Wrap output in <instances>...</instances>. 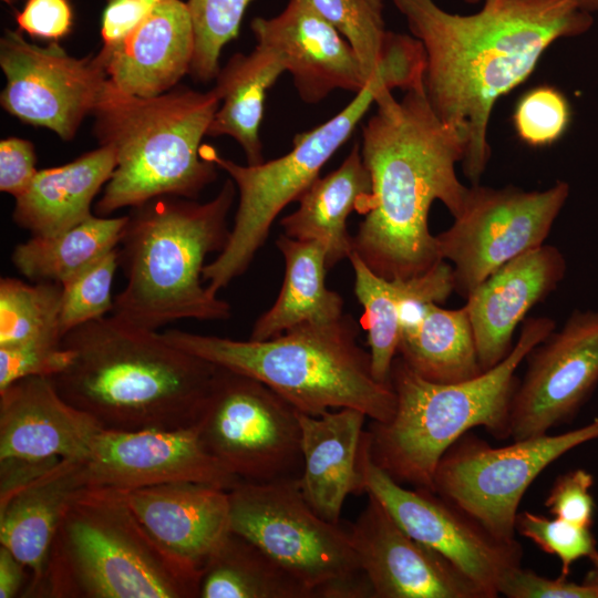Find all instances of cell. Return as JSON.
<instances>
[{
  "label": "cell",
  "instance_id": "f6af8a7d",
  "mask_svg": "<svg viewBox=\"0 0 598 598\" xmlns=\"http://www.w3.org/2000/svg\"><path fill=\"white\" fill-rule=\"evenodd\" d=\"M153 6L145 0H109L101 25L103 47L111 48L126 38Z\"/></svg>",
  "mask_w": 598,
  "mask_h": 598
},
{
  "label": "cell",
  "instance_id": "d4e9b609",
  "mask_svg": "<svg viewBox=\"0 0 598 598\" xmlns=\"http://www.w3.org/2000/svg\"><path fill=\"white\" fill-rule=\"evenodd\" d=\"M82 488L85 486L80 461L60 460L25 484L0 496V545L30 570L28 596H34L60 520Z\"/></svg>",
  "mask_w": 598,
  "mask_h": 598
},
{
  "label": "cell",
  "instance_id": "4dcf8cb0",
  "mask_svg": "<svg viewBox=\"0 0 598 598\" xmlns=\"http://www.w3.org/2000/svg\"><path fill=\"white\" fill-rule=\"evenodd\" d=\"M286 72L280 56L257 43L248 53H237L219 70L214 89L220 105L208 127L207 136H229L246 155L248 165L265 162L259 136L267 91Z\"/></svg>",
  "mask_w": 598,
  "mask_h": 598
},
{
  "label": "cell",
  "instance_id": "ffe728a7",
  "mask_svg": "<svg viewBox=\"0 0 598 598\" xmlns=\"http://www.w3.org/2000/svg\"><path fill=\"white\" fill-rule=\"evenodd\" d=\"M114 491L167 555L200 576L230 532L229 493L218 486L171 482Z\"/></svg>",
  "mask_w": 598,
  "mask_h": 598
},
{
  "label": "cell",
  "instance_id": "5bb4252c",
  "mask_svg": "<svg viewBox=\"0 0 598 598\" xmlns=\"http://www.w3.org/2000/svg\"><path fill=\"white\" fill-rule=\"evenodd\" d=\"M359 470L363 491L372 494L413 538L440 553L481 590L499 595L504 577L522 566L523 548L504 540L435 492L405 488L371 458L369 432L362 434Z\"/></svg>",
  "mask_w": 598,
  "mask_h": 598
},
{
  "label": "cell",
  "instance_id": "836d02e7",
  "mask_svg": "<svg viewBox=\"0 0 598 598\" xmlns=\"http://www.w3.org/2000/svg\"><path fill=\"white\" fill-rule=\"evenodd\" d=\"M62 286L55 282L0 280V348L24 344L61 346Z\"/></svg>",
  "mask_w": 598,
  "mask_h": 598
},
{
  "label": "cell",
  "instance_id": "9a60e30c",
  "mask_svg": "<svg viewBox=\"0 0 598 598\" xmlns=\"http://www.w3.org/2000/svg\"><path fill=\"white\" fill-rule=\"evenodd\" d=\"M0 66L6 86L1 106L20 121L72 140L92 115L107 74L101 55L75 58L56 41L47 47L7 30L0 40Z\"/></svg>",
  "mask_w": 598,
  "mask_h": 598
},
{
  "label": "cell",
  "instance_id": "bcb514c9",
  "mask_svg": "<svg viewBox=\"0 0 598 598\" xmlns=\"http://www.w3.org/2000/svg\"><path fill=\"white\" fill-rule=\"evenodd\" d=\"M25 566L0 545V598L18 596L24 579Z\"/></svg>",
  "mask_w": 598,
  "mask_h": 598
},
{
  "label": "cell",
  "instance_id": "ba28073f",
  "mask_svg": "<svg viewBox=\"0 0 598 598\" xmlns=\"http://www.w3.org/2000/svg\"><path fill=\"white\" fill-rule=\"evenodd\" d=\"M200 574L167 555L116 491L82 488L53 537L35 597L199 598Z\"/></svg>",
  "mask_w": 598,
  "mask_h": 598
},
{
  "label": "cell",
  "instance_id": "ac0fdd59",
  "mask_svg": "<svg viewBox=\"0 0 598 598\" xmlns=\"http://www.w3.org/2000/svg\"><path fill=\"white\" fill-rule=\"evenodd\" d=\"M349 534L373 598H484L451 561L408 534L372 494Z\"/></svg>",
  "mask_w": 598,
  "mask_h": 598
},
{
  "label": "cell",
  "instance_id": "484cf974",
  "mask_svg": "<svg viewBox=\"0 0 598 598\" xmlns=\"http://www.w3.org/2000/svg\"><path fill=\"white\" fill-rule=\"evenodd\" d=\"M116 166L113 147L100 145L61 166L38 171L29 188L14 198L12 220L31 236H50L92 215V204Z\"/></svg>",
  "mask_w": 598,
  "mask_h": 598
},
{
  "label": "cell",
  "instance_id": "44dd1931",
  "mask_svg": "<svg viewBox=\"0 0 598 598\" xmlns=\"http://www.w3.org/2000/svg\"><path fill=\"white\" fill-rule=\"evenodd\" d=\"M566 268L560 250L543 244L503 265L467 296L465 307L483 371L509 354L516 328L557 288Z\"/></svg>",
  "mask_w": 598,
  "mask_h": 598
},
{
  "label": "cell",
  "instance_id": "30bf717a",
  "mask_svg": "<svg viewBox=\"0 0 598 598\" xmlns=\"http://www.w3.org/2000/svg\"><path fill=\"white\" fill-rule=\"evenodd\" d=\"M228 493L230 530L265 551L313 598H373L349 529L319 516L298 480L240 481Z\"/></svg>",
  "mask_w": 598,
  "mask_h": 598
},
{
  "label": "cell",
  "instance_id": "e575fe53",
  "mask_svg": "<svg viewBox=\"0 0 598 598\" xmlns=\"http://www.w3.org/2000/svg\"><path fill=\"white\" fill-rule=\"evenodd\" d=\"M348 41L368 80L380 69L389 30L383 0H309Z\"/></svg>",
  "mask_w": 598,
  "mask_h": 598
},
{
  "label": "cell",
  "instance_id": "5b68a950",
  "mask_svg": "<svg viewBox=\"0 0 598 598\" xmlns=\"http://www.w3.org/2000/svg\"><path fill=\"white\" fill-rule=\"evenodd\" d=\"M555 328L549 317L526 318L503 361L456 383L427 381L396 355L390 373L395 411L386 422L373 421L368 431L372 461L400 484L433 491L441 457L471 429L482 426L497 439L509 437L516 370Z\"/></svg>",
  "mask_w": 598,
  "mask_h": 598
},
{
  "label": "cell",
  "instance_id": "4316f807",
  "mask_svg": "<svg viewBox=\"0 0 598 598\" xmlns=\"http://www.w3.org/2000/svg\"><path fill=\"white\" fill-rule=\"evenodd\" d=\"M351 262L354 292L363 307V326L368 332L371 368L380 383H390V373L398 355L404 303L410 300L442 303L455 291L452 266L442 260L423 275L409 279H386L353 251Z\"/></svg>",
  "mask_w": 598,
  "mask_h": 598
},
{
  "label": "cell",
  "instance_id": "8d00e7d4",
  "mask_svg": "<svg viewBox=\"0 0 598 598\" xmlns=\"http://www.w3.org/2000/svg\"><path fill=\"white\" fill-rule=\"evenodd\" d=\"M118 261V247L68 279L62 286L60 329H72L112 312V286Z\"/></svg>",
  "mask_w": 598,
  "mask_h": 598
},
{
  "label": "cell",
  "instance_id": "d590c367",
  "mask_svg": "<svg viewBox=\"0 0 598 598\" xmlns=\"http://www.w3.org/2000/svg\"><path fill=\"white\" fill-rule=\"evenodd\" d=\"M252 0H188L195 49L189 74L197 81L216 79L223 48L236 39Z\"/></svg>",
  "mask_w": 598,
  "mask_h": 598
},
{
  "label": "cell",
  "instance_id": "7bdbcfd3",
  "mask_svg": "<svg viewBox=\"0 0 598 598\" xmlns=\"http://www.w3.org/2000/svg\"><path fill=\"white\" fill-rule=\"evenodd\" d=\"M73 14L68 0H27L17 14L19 30L33 38L56 41L72 27Z\"/></svg>",
  "mask_w": 598,
  "mask_h": 598
},
{
  "label": "cell",
  "instance_id": "1f68e13d",
  "mask_svg": "<svg viewBox=\"0 0 598 598\" xmlns=\"http://www.w3.org/2000/svg\"><path fill=\"white\" fill-rule=\"evenodd\" d=\"M128 215L90 218L50 236H31L11 252L14 268L31 282L62 285L118 247Z\"/></svg>",
  "mask_w": 598,
  "mask_h": 598
},
{
  "label": "cell",
  "instance_id": "d6986e66",
  "mask_svg": "<svg viewBox=\"0 0 598 598\" xmlns=\"http://www.w3.org/2000/svg\"><path fill=\"white\" fill-rule=\"evenodd\" d=\"M250 29L257 43L280 56L305 103L336 90L357 93L370 81L348 41L309 0H288L279 14L252 19Z\"/></svg>",
  "mask_w": 598,
  "mask_h": 598
},
{
  "label": "cell",
  "instance_id": "3957f363",
  "mask_svg": "<svg viewBox=\"0 0 598 598\" xmlns=\"http://www.w3.org/2000/svg\"><path fill=\"white\" fill-rule=\"evenodd\" d=\"M62 344L72 360L49 379L104 430L190 427L219 368L112 315L72 329Z\"/></svg>",
  "mask_w": 598,
  "mask_h": 598
},
{
  "label": "cell",
  "instance_id": "cb8c5ba5",
  "mask_svg": "<svg viewBox=\"0 0 598 598\" xmlns=\"http://www.w3.org/2000/svg\"><path fill=\"white\" fill-rule=\"evenodd\" d=\"M298 417L302 454L299 488L319 516L340 524L348 495L364 492L359 453L367 415L343 408L319 415L299 412Z\"/></svg>",
  "mask_w": 598,
  "mask_h": 598
},
{
  "label": "cell",
  "instance_id": "681fc988",
  "mask_svg": "<svg viewBox=\"0 0 598 598\" xmlns=\"http://www.w3.org/2000/svg\"><path fill=\"white\" fill-rule=\"evenodd\" d=\"M466 3L475 4L478 3L481 0H464Z\"/></svg>",
  "mask_w": 598,
  "mask_h": 598
},
{
  "label": "cell",
  "instance_id": "74e56055",
  "mask_svg": "<svg viewBox=\"0 0 598 598\" xmlns=\"http://www.w3.org/2000/svg\"><path fill=\"white\" fill-rule=\"evenodd\" d=\"M570 114L569 103L559 90L540 85L520 96L513 124L522 142L532 147H544L565 134Z\"/></svg>",
  "mask_w": 598,
  "mask_h": 598
},
{
  "label": "cell",
  "instance_id": "603a6c76",
  "mask_svg": "<svg viewBox=\"0 0 598 598\" xmlns=\"http://www.w3.org/2000/svg\"><path fill=\"white\" fill-rule=\"evenodd\" d=\"M195 49L192 17L182 0H157L121 42L100 50L111 83L120 91L153 97L189 73Z\"/></svg>",
  "mask_w": 598,
  "mask_h": 598
},
{
  "label": "cell",
  "instance_id": "d6a6232c",
  "mask_svg": "<svg viewBox=\"0 0 598 598\" xmlns=\"http://www.w3.org/2000/svg\"><path fill=\"white\" fill-rule=\"evenodd\" d=\"M199 598H313L254 543L229 532L203 568Z\"/></svg>",
  "mask_w": 598,
  "mask_h": 598
},
{
  "label": "cell",
  "instance_id": "e0dca14e",
  "mask_svg": "<svg viewBox=\"0 0 598 598\" xmlns=\"http://www.w3.org/2000/svg\"><path fill=\"white\" fill-rule=\"evenodd\" d=\"M89 488L133 489L197 482L229 491L240 482L202 445L193 426L177 430L101 429L80 461Z\"/></svg>",
  "mask_w": 598,
  "mask_h": 598
},
{
  "label": "cell",
  "instance_id": "ee69618b",
  "mask_svg": "<svg viewBox=\"0 0 598 598\" xmlns=\"http://www.w3.org/2000/svg\"><path fill=\"white\" fill-rule=\"evenodd\" d=\"M33 144L10 136L0 142V190L14 198L22 195L38 173Z\"/></svg>",
  "mask_w": 598,
  "mask_h": 598
},
{
  "label": "cell",
  "instance_id": "4fadbf2b",
  "mask_svg": "<svg viewBox=\"0 0 598 598\" xmlns=\"http://www.w3.org/2000/svg\"><path fill=\"white\" fill-rule=\"evenodd\" d=\"M569 195L566 182L544 190L472 184L462 213L435 236L441 260L453 268L465 299L509 260L542 246Z\"/></svg>",
  "mask_w": 598,
  "mask_h": 598
},
{
  "label": "cell",
  "instance_id": "b9f144b4",
  "mask_svg": "<svg viewBox=\"0 0 598 598\" xmlns=\"http://www.w3.org/2000/svg\"><path fill=\"white\" fill-rule=\"evenodd\" d=\"M499 594L508 598H598V589L584 581H569L565 576L550 579L522 566L504 577Z\"/></svg>",
  "mask_w": 598,
  "mask_h": 598
},
{
  "label": "cell",
  "instance_id": "83f0119b",
  "mask_svg": "<svg viewBox=\"0 0 598 598\" xmlns=\"http://www.w3.org/2000/svg\"><path fill=\"white\" fill-rule=\"evenodd\" d=\"M370 194L371 177L355 142L340 166L319 176L298 198V208L280 220L283 234L320 241L329 270L353 252L347 219L353 210L364 214Z\"/></svg>",
  "mask_w": 598,
  "mask_h": 598
},
{
  "label": "cell",
  "instance_id": "8992f818",
  "mask_svg": "<svg viewBox=\"0 0 598 598\" xmlns=\"http://www.w3.org/2000/svg\"><path fill=\"white\" fill-rule=\"evenodd\" d=\"M350 316L303 323L267 340H233L179 329L161 332L171 344L218 367L256 379L301 413L351 408L375 422L389 421L396 398L377 381L370 353L357 342Z\"/></svg>",
  "mask_w": 598,
  "mask_h": 598
},
{
  "label": "cell",
  "instance_id": "7dc6e473",
  "mask_svg": "<svg viewBox=\"0 0 598 598\" xmlns=\"http://www.w3.org/2000/svg\"><path fill=\"white\" fill-rule=\"evenodd\" d=\"M589 559L592 567L582 581L598 589V548Z\"/></svg>",
  "mask_w": 598,
  "mask_h": 598
},
{
  "label": "cell",
  "instance_id": "f907efd6",
  "mask_svg": "<svg viewBox=\"0 0 598 598\" xmlns=\"http://www.w3.org/2000/svg\"><path fill=\"white\" fill-rule=\"evenodd\" d=\"M4 2H7L8 4H11L12 2L17 1V0H2Z\"/></svg>",
  "mask_w": 598,
  "mask_h": 598
},
{
  "label": "cell",
  "instance_id": "c3c4849f",
  "mask_svg": "<svg viewBox=\"0 0 598 598\" xmlns=\"http://www.w3.org/2000/svg\"><path fill=\"white\" fill-rule=\"evenodd\" d=\"M578 7L587 12L598 11V0H575Z\"/></svg>",
  "mask_w": 598,
  "mask_h": 598
},
{
  "label": "cell",
  "instance_id": "7402d4cb",
  "mask_svg": "<svg viewBox=\"0 0 598 598\" xmlns=\"http://www.w3.org/2000/svg\"><path fill=\"white\" fill-rule=\"evenodd\" d=\"M101 429L47 377L23 378L0 391V460L82 461Z\"/></svg>",
  "mask_w": 598,
  "mask_h": 598
},
{
  "label": "cell",
  "instance_id": "7a4b0ae2",
  "mask_svg": "<svg viewBox=\"0 0 598 598\" xmlns=\"http://www.w3.org/2000/svg\"><path fill=\"white\" fill-rule=\"evenodd\" d=\"M362 125L360 145L371 177L364 219L353 236V251L379 276L409 279L441 260L429 212L435 200L455 218L468 188L457 178L466 141L431 107L424 85L396 100L391 90L375 101Z\"/></svg>",
  "mask_w": 598,
  "mask_h": 598
},
{
  "label": "cell",
  "instance_id": "277c9868",
  "mask_svg": "<svg viewBox=\"0 0 598 598\" xmlns=\"http://www.w3.org/2000/svg\"><path fill=\"white\" fill-rule=\"evenodd\" d=\"M231 178L210 200L161 196L132 208L118 245L126 278L112 316L156 330L183 319L226 320L230 305L203 286L205 258L224 249L236 196Z\"/></svg>",
  "mask_w": 598,
  "mask_h": 598
},
{
  "label": "cell",
  "instance_id": "52a82bcc",
  "mask_svg": "<svg viewBox=\"0 0 598 598\" xmlns=\"http://www.w3.org/2000/svg\"><path fill=\"white\" fill-rule=\"evenodd\" d=\"M220 105L213 87H176L138 97L107 79L92 115L100 145L114 148L116 166L95 213L107 216L161 196L195 199L217 178L218 168L202 156V140Z\"/></svg>",
  "mask_w": 598,
  "mask_h": 598
},
{
  "label": "cell",
  "instance_id": "9c48e42d",
  "mask_svg": "<svg viewBox=\"0 0 598 598\" xmlns=\"http://www.w3.org/2000/svg\"><path fill=\"white\" fill-rule=\"evenodd\" d=\"M422 81L416 52L402 43L390 45L379 71L352 100L324 123L300 134L291 150L258 165H240L207 145L202 156L229 175L238 190V207L224 249L203 269V281L214 295L241 276L265 244L279 213L319 177L321 168L350 138L385 90L408 91Z\"/></svg>",
  "mask_w": 598,
  "mask_h": 598
},
{
  "label": "cell",
  "instance_id": "6da1fadb",
  "mask_svg": "<svg viewBox=\"0 0 598 598\" xmlns=\"http://www.w3.org/2000/svg\"><path fill=\"white\" fill-rule=\"evenodd\" d=\"M392 1L423 47L431 107L465 137L463 173L472 184L491 157L487 132L497 100L533 73L551 43L592 24L575 0H484L468 16L435 0Z\"/></svg>",
  "mask_w": 598,
  "mask_h": 598
},
{
  "label": "cell",
  "instance_id": "f35d334b",
  "mask_svg": "<svg viewBox=\"0 0 598 598\" xmlns=\"http://www.w3.org/2000/svg\"><path fill=\"white\" fill-rule=\"evenodd\" d=\"M515 529L530 539L543 551L555 555L561 563V576L567 577L571 565L584 558H590L597 550L591 527L579 526L558 517L522 512L518 513Z\"/></svg>",
  "mask_w": 598,
  "mask_h": 598
},
{
  "label": "cell",
  "instance_id": "2e32d148",
  "mask_svg": "<svg viewBox=\"0 0 598 598\" xmlns=\"http://www.w3.org/2000/svg\"><path fill=\"white\" fill-rule=\"evenodd\" d=\"M509 409V437L523 440L569 422L598 384V311L574 310L526 357Z\"/></svg>",
  "mask_w": 598,
  "mask_h": 598
},
{
  "label": "cell",
  "instance_id": "8fae6325",
  "mask_svg": "<svg viewBox=\"0 0 598 598\" xmlns=\"http://www.w3.org/2000/svg\"><path fill=\"white\" fill-rule=\"evenodd\" d=\"M299 411L250 377L218 368L192 425L204 448L240 481H296L302 472Z\"/></svg>",
  "mask_w": 598,
  "mask_h": 598
},
{
  "label": "cell",
  "instance_id": "816d5d0a",
  "mask_svg": "<svg viewBox=\"0 0 598 598\" xmlns=\"http://www.w3.org/2000/svg\"><path fill=\"white\" fill-rule=\"evenodd\" d=\"M146 2H148L150 4H154L157 0H145Z\"/></svg>",
  "mask_w": 598,
  "mask_h": 598
},
{
  "label": "cell",
  "instance_id": "7c38bea8",
  "mask_svg": "<svg viewBox=\"0 0 598 598\" xmlns=\"http://www.w3.org/2000/svg\"><path fill=\"white\" fill-rule=\"evenodd\" d=\"M596 439L598 417L560 434L536 435L503 447L466 433L441 457L433 492L496 537L514 540L518 506L530 484L560 456Z\"/></svg>",
  "mask_w": 598,
  "mask_h": 598
},
{
  "label": "cell",
  "instance_id": "f1b7e54d",
  "mask_svg": "<svg viewBox=\"0 0 598 598\" xmlns=\"http://www.w3.org/2000/svg\"><path fill=\"white\" fill-rule=\"evenodd\" d=\"M398 355L416 374L436 383L462 382L483 372L465 306L445 309L436 302L406 301Z\"/></svg>",
  "mask_w": 598,
  "mask_h": 598
},
{
  "label": "cell",
  "instance_id": "ab89813d",
  "mask_svg": "<svg viewBox=\"0 0 598 598\" xmlns=\"http://www.w3.org/2000/svg\"><path fill=\"white\" fill-rule=\"evenodd\" d=\"M72 360L63 344H24L0 348V391L28 377H47L61 372Z\"/></svg>",
  "mask_w": 598,
  "mask_h": 598
},
{
  "label": "cell",
  "instance_id": "60d3db41",
  "mask_svg": "<svg viewBox=\"0 0 598 598\" xmlns=\"http://www.w3.org/2000/svg\"><path fill=\"white\" fill-rule=\"evenodd\" d=\"M592 485L594 477L586 470L577 468L564 473L554 482L545 506L555 517L591 527L595 515V501L590 494Z\"/></svg>",
  "mask_w": 598,
  "mask_h": 598
},
{
  "label": "cell",
  "instance_id": "f546056e",
  "mask_svg": "<svg viewBox=\"0 0 598 598\" xmlns=\"http://www.w3.org/2000/svg\"><path fill=\"white\" fill-rule=\"evenodd\" d=\"M285 278L275 303L254 323L250 340H267L303 323H327L343 317V299L326 285L327 254L320 241L279 235Z\"/></svg>",
  "mask_w": 598,
  "mask_h": 598
}]
</instances>
